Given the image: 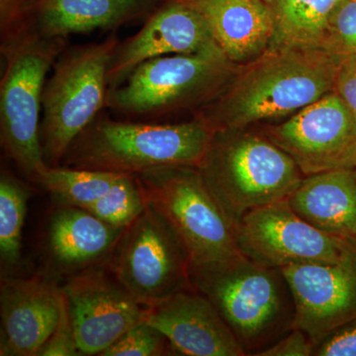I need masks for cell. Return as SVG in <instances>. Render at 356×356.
<instances>
[{
    "label": "cell",
    "mask_w": 356,
    "mask_h": 356,
    "mask_svg": "<svg viewBox=\"0 0 356 356\" xmlns=\"http://www.w3.org/2000/svg\"><path fill=\"white\" fill-rule=\"evenodd\" d=\"M192 288L204 295L250 355L286 325L291 292L280 269L241 254L207 266L191 267ZM259 353V351H257Z\"/></svg>",
    "instance_id": "5"
},
{
    "label": "cell",
    "mask_w": 356,
    "mask_h": 356,
    "mask_svg": "<svg viewBox=\"0 0 356 356\" xmlns=\"http://www.w3.org/2000/svg\"><path fill=\"white\" fill-rule=\"evenodd\" d=\"M332 55L356 53V0H343L332 14L322 44Z\"/></svg>",
    "instance_id": "26"
},
{
    "label": "cell",
    "mask_w": 356,
    "mask_h": 356,
    "mask_svg": "<svg viewBox=\"0 0 356 356\" xmlns=\"http://www.w3.org/2000/svg\"><path fill=\"white\" fill-rule=\"evenodd\" d=\"M143 322L165 334L175 355H247L215 306L192 287L147 307Z\"/></svg>",
    "instance_id": "16"
},
{
    "label": "cell",
    "mask_w": 356,
    "mask_h": 356,
    "mask_svg": "<svg viewBox=\"0 0 356 356\" xmlns=\"http://www.w3.org/2000/svg\"><path fill=\"white\" fill-rule=\"evenodd\" d=\"M118 44L111 36L67 47L58 56L42 97L40 139L47 165L60 166L74 140L106 106L109 65Z\"/></svg>",
    "instance_id": "7"
},
{
    "label": "cell",
    "mask_w": 356,
    "mask_h": 356,
    "mask_svg": "<svg viewBox=\"0 0 356 356\" xmlns=\"http://www.w3.org/2000/svg\"><path fill=\"white\" fill-rule=\"evenodd\" d=\"M315 344L305 332L292 327L286 337L255 353L257 356H310L314 355Z\"/></svg>",
    "instance_id": "30"
},
{
    "label": "cell",
    "mask_w": 356,
    "mask_h": 356,
    "mask_svg": "<svg viewBox=\"0 0 356 356\" xmlns=\"http://www.w3.org/2000/svg\"><path fill=\"white\" fill-rule=\"evenodd\" d=\"M205 20L211 36L236 65L261 57L273 34V17L264 0H188Z\"/></svg>",
    "instance_id": "18"
},
{
    "label": "cell",
    "mask_w": 356,
    "mask_h": 356,
    "mask_svg": "<svg viewBox=\"0 0 356 356\" xmlns=\"http://www.w3.org/2000/svg\"><path fill=\"white\" fill-rule=\"evenodd\" d=\"M197 170L235 229L250 211L287 200L305 177L284 151L252 128L214 131Z\"/></svg>",
    "instance_id": "3"
},
{
    "label": "cell",
    "mask_w": 356,
    "mask_h": 356,
    "mask_svg": "<svg viewBox=\"0 0 356 356\" xmlns=\"http://www.w3.org/2000/svg\"><path fill=\"white\" fill-rule=\"evenodd\" d=\"M337 58L334 91L356 116V53Z\"/></svg>",
    "instance_id": "29"
},
{
    "label": "cell",
    "mask_w": 356,
    "mask_h": 356,
    "mask_svg": "<svg viewBox=\"0 0 356 356\" xmlns=\"http://www.w3.org/2000/svg\"><path fill=\"white\" fill-rule=\"evenodd\" d=\"M261 132L293 159L304 177L356 170V116L334 91Z\"/></svg>",
    "instance_id": "11"
},
{
    "label": "cell",
    "mask_w": 356,
    "mask_h": 356,
    "mask_svg": "<svg viewBox=\"0 0 356 356\" xmlns=\"http://www.w3.org/2000/svg\"><path fill=\"white\" fill-rule=\"evenodd\" d=\"M60 290L81 355H102L142 322L147 309L102 264L70 276Z\"/></svg>",
    "instance_id": "12"
},
{
    "label": "cell",
    "mask_w": 356,
    "mask_h": 356,
    "mask_svg": "<svg viewBox=\"0 0 356 356\" xmlns=\"http://www.w3.org/2000/svg\"><path fill=\"white\" fill-rule=\"evenodd\" d=\"M264 1H266V3H269V2L273 1V0H264Z\"/></svg>",
    "instance_id": "31"
},
{
    "label": "cell",
    "mask_w": 356,
    "mask_h": 356,
    "mask_svg": "<svg viewBox=\"0 0 356 356\" xmlns=\"http://www.w3.org/2000/svg\"><path fill=\"white\" fill-rule=\"evenodd\" d=\"M142 305L151 307L191 288L188 254L172 226L146 202L104 262Z\"/></svg>",
    "instance_id": "9"
},
{
    "label": "cell",
    "mask_w": 356,
    "mask_h": 356,
    "mask_svg": "<svg viewBox=\"0 0 356 356\" xmlns=\"http://www.w3.org/2000/svg\"><path fill=\"white\" fill-rule=\"evenodd\" d=\"M102 356H161L177 355L172 344L156 327L145 322L131 327Z\"/></svg>",
    "instance_id": "25"
},
{
    "label": "cell",
    "mask_w": 356,
    "mask_h": 356,
    "mask_svg": "<svg viewBox=\"0 0 356 356\" xmlns=\"http://www.w3.org/2000/svg\"><path fill=\"white\" fill-rule=\"evenodd\" d=\"M158 0H11L0 22L1 35L30 29L47 38L114 29L156 7Z\"/></svg>",
    "instance_id": "14"
},
{
    "label": "cell",
    "mask_w": 356,
    "mask_h": 356,
    "mask_svg": "<svg viewBox=\"0 0 356 356\" xmlns=\"http://www.w3.org/2000/svg\"><path fill=\"white\" fill-rule=\"evenodd\" d=\"M67 38H47L30 29L1 36V145L18 170L36 181L47 168L40 139V112L47 74Z\"/></svg>",
    "instance_id": "4"
},
{
    "label": "cell",
    "mask_w": 356,
    "mask_h": 356,
    "mask_svg": "<svg viewBox=\"0 0 356 356\" xmlns=\"http://www.w3.org/2000/svg\"><path fill=\"white\" fill-rule=\"evenodd\" d=\"M124 173L47 166L37 182L62 206L86 209L102 198Z\"/></svg>",
    "instance_id": "22"
},
{
    "label": "cell",
    "mask_w": 356,
    "mask_h": 356,
    "mask_svg": "<svg viewBox=\"0 0 356 356\" xmlns=\"http://www.w3.org/2000/svg\"><path fill=\"white\" fill-rule=\"evenodd\" d=\"M214 131L200 115L175 124L139 123L97 116L72 143L60 166L139 175L201 163Z\"/></svg>",
    "instance_id": "2"
},
{
    "label": "cell",
    "mask_w": 356,
    "mask_h": 356,
    "mask_svg": "<svg viewBox=\"0 0 356 356\" xmlns=\"http://www.w3.org/2000/svg\"><path fill=\"white\" fill-rule=\"evenodd\" d=\"M77 355H81L77 346L74 325L64 297L62 312L56 329L40 350L38 356Z\"/></svg>",
    "instance_id": "27"
},
{
    "label": "cell",
    "mask_w": 356,
    "mask_h": 356,
    "mask_svg": "<svg viewBox=\"0 0 356 356\" xmlns=\"http://www.w3.org/2000/svg\"><path fill=\"white\" fill-rule=\"evenodd\" d=\"M238 67L217 44L198 53L151 58L109 89L106 106L135 118L201 109L221 95Z\"/></svg>",
    "instance_id": "6"
},
{
    "label": "cell",
    "mask_w": 356,
    "mask_h": 356,
    "mask_svg": "<svg viewBox=\"0 0 356 356\" xmlns=\"http://www.w3.org/2000/svg\"><path fill=\"white\" fill-rule=\"evenodd\" d=\"M337 58L320 48H268L240 65L214 102L198 111L213 131L289 118L334 90Z\"/></svg>",
    "instance_id": "1"
},
{
    "label": "cell",
    "mask_w": 356,
    "mask_h": 356,
    "mask_svg": "<svg viewBox=\"0 0 356 356\" xmlns=\"http://www.w3.org/2000/svg\"><path fill=\"white\" fill-rule=\"evenodd\" d=\"M236 236L241 254L277 269L334 264L356 254V243L316 228L292 209L288 199L248 212L236 225Z\"/></svg>",
    "instance_id": "10"
},
{
    "label": "cell",
    "mask_w": 356,
    "mask_h": 356,
    "mask_svg": "<svg viewBox=\"0 0 356 356\" xmlns=\"http://www.w3.org/2000/svg\"><path fill=\"white\" fill-rule=\"evenodd\" d=\"M145 208L146 201L136 175L124 173L102 198L84 210L113 226L127 228Z\"/></svg>",
    "instance_id": "24"
},
{
    "label": "cell",
    "mask_w": 356,
    "mask_h": 356,
    "mask_svg": "<svg viewBox=\"0 0 356 356\" xmlns=\"http://www.w3.org/2000/svg\"><path fill=\"white\" fill-rule=\"evenodd\" d=\"M125 229L81 208L63 206L49 225L50 264L56 273L69 277L102 264L113 252Z\"/></svg>",
    "instance_id": "19"
},
{
    "label": "cell",
    "mask_w": 356,
    "mask_h": 356,
    "mask_svg": "<svg viewBox=\"0 0 356 356\" xmlns=\"http://www.w3.org/2000/svg\"><path fill=\"white\" fill-rule=\"evenodd\" d=\"M314 355L356 356V318L318 343Z\"/></svg>",
    "instance_id": "28"
},
{
    "label": "cell",
    "mask_w": 356,
    "mask_h": 356,
    "mask_svg": "<svg viewBox=\"0 0 356 356\" xmlns=\"http://www.w3.org/2000/svg\"><path fill=\"white\" fill-rule=\"evenodd\" d=\"M343 0H273V34L268 48H320L332 14Z\"/></svg>",
    "instance_id": "21"
},
{
    "label": "cell",
    "mask_w": 356,
    "mask_h": 356,
    "mask_svg": "<svg viewBox=\"0 0 356 356\" xmlns=\"http://www.w3.org/2000/svg\"><path fill=\"white\" fill-rule=\"evenodd\" d=\"M135 175L145 201L165 218L184 245L191 267L241 254L235 227L197 168L165 166Z\"/></svg>",
    "instance_id": "8"
},
{
    "label": "cell",
    "mask_w": 356,
    "mask_h": 356,
    "mask_svg": "<svg viewBox=\"0 0 356 356\" xmlns=\"http://www.w3.org/2000/svg\"><path fill=\"white\" fill-rule=\"evenodd\" d=\"M292 209L327 235L356 243V170L308 175L288 198Z\"/></svg>",
    "instance_id": "20"
},
{
    "label": "cell",
    "mask_w": 356,
    "mask_h": 356,
    "mask_svg": "<svg viewBox=\"0 0 356 356\" xmlns=\"http://www.w3.org/2000/svg\"><path fill=\"white\" fill-rule=\"evenodd\" d=\"M29 191L6 172L0 178V259L6 269L19 264Z\"/></svg>",
    "instance_id": "23"
},
{
    "label": "cell",
    "mask_w": 356,
    "mask_h": 356,
    "mask_svg": "<svg viewBox=\"0 0 356 356\" xmlns=\"http://www.w3.org/2000/svg\"><path fill=\"white\" fill-rule=\"evenodd\" d=\"M294 305L292 327L320 343L356 318V254L334 264H305L280 269Z\"/></svg>",
    "instance_id": "13"
},
{
    "label": "cell",
    "mask_w": 356,
    "mask_h": 356,
    "mask_svg": "<svg viewBox=\"0 0 356 356\" xmlns=\"http://www.w3.org/2000/svg\"><path fill=\"white\" fill-rule=\"evenodd\" d=\"M62 290L44 277L2 278L0 355L38 356L62 312Z\"/></svg>",
    "instance_id": "17"
},
{
    "label": "cell",
    "mask_w": 356,
    "mask_h": 356,
    "mask_svg": "<svg viewBox=\"0 0 356 356\" xmlns=\"http://www.w3.org/2000/svg\"><path fill=\"white\" fill-rule=\"evenodd\" d=\"M216 46L201 14L188 0H170L154 11L137 34L120 43L108 70L109 89L151 58L194 54Z\"/></svg>",
    "instance_id": "15"
}]
</instances>
